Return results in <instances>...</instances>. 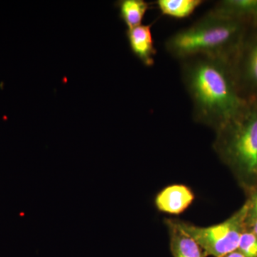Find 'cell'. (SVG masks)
Returning <instances> with one entry per match:
<instances>
[{
    "mask_svg": "<svg viewBox=\"0 0 257 257\" xmlns=\"http://www.w3.org/2000/svg\"><path fill=\"white\" fill-rule=\"evenodd\" d=\"M203 3L202 0H157L155 4L162 15L184 19L192 15Z\"/></svg>",
    "mask_w": 257,
    "mask_h": 257,
    "instance_id": "obj_11",
    "label": "cell"
},
{
    "mask_svg": "<svg viewBox=\"0 0 257 257\" xmlns=\"http://www.w3.org/2000/svg\"><path fill=\"white\" fill-rule=\"evenodd\" d=\"M195 199L192 189L184 184L167 186L157 194L155 204L162 212L179 215L187 210Z\"/></svg>",
    "mask_w": 257,
    "mask_h": 257,
    "instance_id": "obj_6",
    "label": "cell"
},
{
    "mask_svg": "<svg viewBox=\"0 0 257 257\" xmlns=\"http://www.w3.org/2000/svg\"><path fill=\"white\" fill-rule=\"evenodd\" d=\"M248 204L226 220L212 226H197L173 219L175 224L184 231L202 248L204 256L222 257L237 251L240 238L246 230Z\"/></svg>",
    "mask_w": 257,
    "mask_h": 257,
    "instance_id": "obj_4",
    "label": "cell"
},
{
    "mask_svg": "<svg viewBox=\"0 0 257 257\" xmlns=\"http://www.w3.org/2000/svg\"><path fill=\"white\" fill-rule=\"evenodd\" d=\"M222 257H244L241 254L239 251H233V252L228 253V254L225 255V256Z\"/></svg>",
    "mask_w": 257,
    "mask_h": 257,
    "instance_id": "obj_15",
    "label": "cell"
},
{
    "mask_svg": "<svg viewBox=\"0 0 257 257\" xmlns=\"http://www.w3.org/2000/svg\"><path fill=\"white\" fill-rule=\"evenodd\" d=\"M241 95L248 101L257 99V28H250L230 60Z\"/></svg>",
    "mask_w": 257,
    "mask_h": 257,
    "instance_id": "obj_5",
    "label": "cell"
},
{
    "mask_svg": "<svg viewBox=\"0 0 257 257\" xmlns=\"http://www.w3.org/2000/svg\"><path fill=\"white\" fill-rule=\"evenodd\" d=\"M179 62L196 122L215 132L247 108L250 101L241 95L229 59L198 55Z\"/></svg>",
    "mask_w": 257,
    "mask_h": 257,
    "instance_id": "obj_1",
    "label": "cell"
},
{
    "mask_svg": "<svg viewBox=\"0 0 257 257\" xmlns=\"http://www.w3.org/2000/svg\"><path fill=\"white\" fill-rule=\"evenodd\" d=\"M238 251L244 257H257V236L245 230L240 238Z\"/></svg>",
    "mask_w": 257,
    "mask_h": 257,
    "instance_id": "obj_12",
    "label": "cell"
},
{
    "mask_svg": "<svg viewBox=\"0 0 257 257\" xmlns=\"http://www.w3.org/2000/svg\"><path fill=\"white\" fill-rule=\"evenodd\" d=\"M170 235V251L173 257H205L202 248L179 228L172 219L165 220Z\"/></svg>",
    "mask_w": 257,
    "mask_h": 257,
    "instance_id": "obj_9",
    "label": "cell"
},
{
    "mask_svg": "<svg viewBox=\"0 0 257 257\" xmlns=\"http://www.w3.org/2000/svg\"><path fill=\"white\" fill-rule=\"evenodd\" d=\"M249 29L242 22L210 10L192 25L171 35L165 49L179 61L198 55L231 60Z\"/></svg>",
    "mask_w": 257,
    "mask_h": 257,
    "instance_id": "obj_2",
    "label": "cell"
},
{
    "mask_svg": "<svg viewBox=\"0 0 257 257\" xmlns=\"http://www.w3.org/2000/svg\"><path fill=\"white\" fill-rule=\"evenodd\" d=\"M251 197L247 201L248 214L246 217V224L257 219V185L252 189Z\"/></svg>",
    "mask_w": 257,
    "mask_h": 257,
    "instance_id": "obj_13",
    "label": "cell"
},
{
    "mask_svg": "<svg viewBox=\"0 0 257 257\" xmlns=\"http://www.w3.org/2000/svg\"><path fill=\"white\" fill-rule=\"evenodd\" d=\"M151 28V25H141L127 30L126 32L130 50L146 67H152L155 64L157 55Z\"/></svg>",
    "mask_w": 257,
    "mask_h": 257,
    "instance_id": "obj_7",
    "label": "cell"
},
{
    "mask_svg": "<svg viewBox=\"0 0 257 257\" xmlns=\"http://www.w3.org/2000/svg\"><path fill=\"white\" fill-rule=\"evenodd\" d=\"M213 148L241 184L257 185V99L215 131Z\"/></svg>",
    "mask_w": 257,
    "mask_h": 257,
    "instance_id": "obj_3",
    "label": "cell"
},
{
    "mask_svg": "<svg viewBox=\"0 0 257 257\" xmlns=\"http://www.w3.org/2000/svg\"><path fill=\"white\" fill-rule=\"evenodd\" d=\"M246 226L249 227V231L253 232V234H256L257 236V219L256 220L253 221L252 222L249 223V224H246Z\"/></svg>",
    "mask_w": 257,
    "mask_h": 257,
    "instance_id": "obj_14",
    "label": "cell"
},
{
    "mask_svg": "<svg viewBox=\"0 0 257 257\" xmlns=\"http://www.w3.org/2000/svg\"><path fill=\"white\" fill-rule=\"evenodd\" d=\"M116 6L119 10V18L127 27V30L141 25L150 8V3L145 0H120L116 2Z\"/></svg>",
    "mask_w": 257,
    "mask_h": 257,
    "instance_id": "obj_10",
    "label": "cell"
},
{
    "mask_svg": "<svg viewBox=\"0 0 257 257\" xmlns=\"http://www.w3.org/2000/svg\"><path fill=\"white\" fill-rule=\"evenodd\" d=\"M212 11L257 28V0H222L218 2Z\"/></svg>",
    "mask_w": 257,
    "mask_h": 257,
    "instance_id": "obj_8",
    "label": "cell"
}]
</instances>
